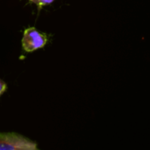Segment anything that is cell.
I'll list each match as a JSON object with an SVG mask.
<instances>
[{"mask_svg": "<svg viewBox=\"0 0 150 150\" xmlns=\"http://www.w3.org/2000/svg\"><path fill=\"white\" fill-rule=\"evenodd\" d=\"M37 143L17 133L0 132V150H36Z\"/></svg>", "mask_w": 150, "mask_h": 150, "instance_id": "cell-1", "label": "cell"}, {"mask_svg": "<svg viewBox=\"0 0 150 150\" xmlns=\"http://www.w3.org/2000/svg\"><path fill=\"white\" fill-rule=\"evenodd\" d=\"M47 42L46 33L40 32L35 27H28L25 29L21 40L22 48L26 53H32L35 50L43 48Z\"/></svg>", "mask_w": 150, "mask_h": 150, "instance_id": "cell-2", "label": "cell"}, {"mask_svg": "<svg viewBox=\"0 0 150 150\" xmlns=\"http://www.w3.org/2000/svg\"><path fill=\"white\" fill-rule=\"evenodd\" d=\"M32 4H34L35 5H37L39 7V9L47 6V5H50L52 4L55 0H29Z\"/></svg>", "mask_w": 150, "mask_h": 150, "instance_id": "cell-3", "label": "cell"}, {"mask_svg": "<svg viewBox=\"0 0 150 150\" xmlns=\"http://www.w3.org/2000/svg\"><path fill=\"white\" fill-rule=\"evenodd\" d=\"M6 90H7V84L0 78V97L5 92Z\"/></svg>", "mask_w": 150, "mask_h": 150, "instance_id": "cell-4", "label": "cell"}]
</instances>
